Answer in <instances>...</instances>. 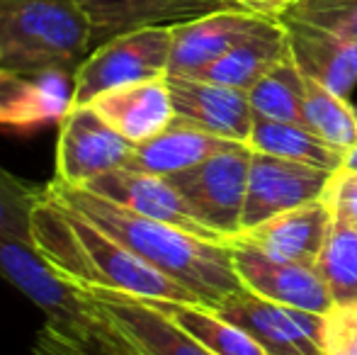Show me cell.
Returning <instances> with one entry per match:
<instances>
[{"label": "cell", "mask_w": 357, "mask_h": 355, "mask_svg": "<svg viewBox=\"0 0 357 355\" xmlns=\"http://www.w3.org/2000/svg\"><path fill=\"white\" fill-rule=\"evenodd\" d=\"M32 246L56 273L88 294L197 302L190 289L129 251L61 199L44 195L32 217Z\"/></svg>", "instance_id": "6da1fadb"}, {"label": "cell", "mask_w": 357, "mask_h": 355, "mask_svg": "<svg viewBox=\"0 0 357 355\" xmlns=\"http://www.w3.org/2000/svg\"><path fill=\"white\" fill-rule=\"evenodd\" d=\"M47 192L83 214L88 222L98 224L149 266L190 289L204 307L214 309L221 299L243 289L229 243L207 241L165 222L142 217L112 199L90 192L88 188L52 180L47 183Z\"/></svg>", "instance_id": "7a4b0ae2"}, {"label": "cell", "mask_w": 357, "mask_h": 355, "mask_svg": "<svg viewBox=\"0 0 357 355\" xmlns=\"http://www.w3.org/2000/svg\"><path fill=\"white\" fill-rule=\"evenodd\" d=\"M0 278L42 309L44 328L78 355H139L102 302L56 273L32 243L0 236Z\"/></svg>", "instance_id": "3957f363"}, {"label": "cell", "mask_w": 357, "mask_h": 355, "mask_svg": "<svg viewBox=\"0 0 357 355\" xmlns=\"http://www.w3.org/2000/svg\"><path fill=\"white\" fill-rule=\"evenodd\" d=\"M95 49L75 0H0V68L20 76L68 73Z\"/></svg>", "instance_id": "277c9868"}, {"label": "cell", "mask_w": 357, "mask_h": 355, "mask_svg": "<svg viewBox=\"0 0 357 355\" xmlns=\"http://www.w3.org/2000/svg\"><path fill=\"white\" fill-rule=\"evenodd\" d=\"M173 24L144 27L102 42L90 52L73 76V105H88L98 95L144 81L168 78Z\"/></svg>", "instance_id": "5b68a950"}, {"label": "cell", "mask_w": 357, "mask_h": 355, "mask_svg": "<svg viewBox=\"0 0 357 355\" xmlns=\"http://www.w3.org/2000/svg\"><path fill=\"white\" fill-rule=\"evenodd\" d=\"M250 158L253 149L243 142H234L195 168L168 176L192 212L229 241L241 234Z\"/></svg>", "instance_id": "8992f818"}, {"label": "cell", "mask_w": 357, "mask_h": 355, "mask_svg": "<svg viewBox=\"0 0 357 355\" xmlns=\"http://www.w3.org/2000/svg\"><path fill=\"white\" fill-rule=\"evenodd\" d=\"M214 312L248 331L268 355H324L326 314L282 307L245 287L221 299Z\"/></svg>", "instance_id": "52a82bcc"}, {"label": "cell", "mask_w": 357, "mask_h": 355, "mask_svg": "<svg viewBox=\"0 0 357 355\" xmlns=\"http://www.w3.org/2000/svg\"><path fill=\"white\" fill-rule=\"evenodd\" d=\"M129 153L132 144L109 127L93 105H71L59 122L54 180L85 188L102 173L127 166Z\"/></svg>", "instance_id": "ba28073f"}, {"label": "cell", "mask_w": 357, "mask_h": 355, "mask_svg": "<svg viewBox=\"0 0 357 355\" xmlns=\"http://www.w3.org/2000/svg\"><path fill=\"white\" fill-rule=\"evenodd\" d=\"M331 176L333 171L253 151L241 232L258 227L275 214L321 199L328 188Z\"/></svg>", "instance_id": "9c48e42d"}, {"label": "cell", "mask_w": 357, "mask_h": 355, "mask_svg": "<svg viewBox=\"0 0 357 355\" xmlns=\"http://www.w3.org/2000/svg\"><path fill=\"white\" fill-rule=\"evenodd\" d=\"M229 246L234 268L243 287L258 297L316 314H328L333 309L328 287L316 273V268L273 258L241 236L231 239Z\"/></svg>", "instance_id": "30bf717a"}, {"label": "cell", "mask_w": 357, "mask_h": 355, "mask_svg": "<svg viewBox=\"0 0 357 355\" xmlns=\"http://www.w3.org/2000/svg\"><path fill=\"white\" fill-rule=\"evenodd\" d=\"M85 188L90 192L100 195V197H107L112 202L122 204V207L132 209V212L142 214V217L165 222L170 227H178L199 239H207V241L229 243V239L219 236L214 229H209L192 212L188 199L163 176H153V173H144L137 171V168L122 166L98 176L93 183L85 185Z\"/></svg>", "instance_id": "8fae6325"}, {"label": "cell", "mask_w": 357, "mask_h": 355, "mask_svg": "<svg viewBox=\"0 0 357 355\" xmlns=\"http://www.w3.org/2000/svg\"><path fill=\"white\" fill-rule=\"evenodd\" d=\"M273 22L278 20L243 8H224L173 24L168 76H195L226 52H231L236 44L268 29Z\"/></svg>", "instance_id": "7c38bea8"}, {"label": "cell", "mask_w": 357, "mask_h": 355, "mask_svg": "<svg viewBox=\"0 0 357 355\" xmlns=\"http://www.w3.org/2000/svg\"><path fill=\"white\" fill-rule=\"evenodd\" d=\"M168 88L178 117L214 137L248 144L255 114L245 90L188 76H168Z\"/></svg>", "instance_id": "4fadbf2b"}, {"label": "cell", "mask_w": 357, "mask_h": 355, "mask_svg": "<svg viewBox=\"0 0 357 355\" xmlns=\"http://www.w3.org/2000/svg\"><path fill=\"white\" fill-rule=\"evenodd\" d=\"M280 22L287 29L289 54L301 73L335 95L350 98L357 86V42L289 15H282Z\"/></svg>", "instance_id": "5bb4252c"}, {"label": "cell", "mask_w": 357, "mask_h": 355, "mask_svg": "<svg viewBox=\"0 0 357 355\" xmlns=\"http://www.w3.org/2000/svg\"><path fill=\"white\" fill-rule=\"evenodd\" d=\"M331 224H333V212L321 197L289 212L275 214L258 227L241 232L238 236L273 258L314 268L328 239Z\"/></svg>", "instance_id": "9a60e30c"}, {"label": "cell", "mask_w": 357, "mask_h": 355, "mask_svg": "<svg viewBox=\"0 0 357 355\" xmlns=\"http://www.w3.org/2000/svg\"><path fill=\"white\" fill-rule=\"evenodd\" d=\"M75 3L83 8L93 27L95 47L144 27L180 24L214 10L234 8L226 0H75Z\"/></svg>", "instance_id": "2e32d148"}, {"label": "cell", "mask_w": 357, "mask_h": 355, "mask_svg": "<svg viewBox=\"0 0 357 355\" xmlns=\"http://www.w3.org/2000/svg\"><path fill=\"white\" fill-rule=\"evenodd\" d=\"M73 105V76H20L0 68V129H34L61 122Z\"/></svg>", "instance_id": "e0dca14e"}, {"label": "cell", "mask_w": 357, "mask_h": 355, "mask_svg": "<svg viewBox=\"0 0 357 355\" xmlns=\"http://www.w3.org/2000/svg\"><path fill=\"white\" fill-rule=\"evenodd\" d=\"M88 105L132 146L153 139L175 119L168 78L107 90Z\"/></svg>", "instance_id": "ac0fdd59"}, {"label": "cell", "mask_w": 357, "mask_h": 355, "mask_svg": "<svg viewBox=\"0 0 357 355\" xmlns=\"http://www.w3.org/2000/svg\"><path fill=\"white\" fill-rule=\"evenodd\" d=\"M100 299L105 312L112 317L139 355H214L183 326L151 307L144 299L122 294H93Z\"/></svg>", "instance_id": "d6986e66"}, {"label": "cell", "mask_w": 357, "mask_h": 355, "mask_svg": "<svg viewBox=\"0 0 357 355\" xmlns=\"http://www.w3.org/2000/svg\"><path fill=\"white\" fill-rule=\"evenodd\" d=\"M229 144L234 142L214 137V134L204 132V129L195 127L188 119L175 114V119L160 134H155L149 142L132 146L127 166L144 173L168 178L207 161L209 156L219 153Z\"/></svg>", "instance_id": "ffe728a7"}, {"label": "cell", "mask_w": 357, "mask_h": 355, "mask_svg": "<svg viewBox=\"0 0 357 355\" xmlns=\"http://www.w3.org/2000/svg\"><path fill=\"white\" fill-rule=\"evenodd\" d=\"M287 56H289L287 29L278 20L268 29L243 39L231 52H226L224 56H219L209 66H204L202 71L188 78H202V81H212L219 83V86L238 88L248 93L253 83H258L270 68H275Z\"/></svg>", "instance_id": "44dd1931"}, {"label": "cell", "mask_w": 357, "mask_h": 355, "mask_svg": "<svg viewBox=\"0 0 357 355\" xmlns=\"http://www.w3.org/2000/svg\"><path fill=\"white\" fill-rule=\"evenodd\" d=\"M248 146L253 151L289 158V161H299V163H309V166L324 168V171H338L343 166V151H338L328 142H324L309 127L294 122L258 117V114L253 117Z\"/></svg>", "instance_id": "7402d4cb"}, {"label": "cell", "mask_w": 357, "mask_h": 355, "mask_svg": "<svg viewBox=\"0 0 357 355\" xmlns=\"http://www.w3.org/2000/svg\"><path fill=\"white\" fill-rule=\"evenodd\" d=\"M149 304L173 319L214 355H268L248 331L224 319L212 307L197 302H168V299H151Z\"/></svg>", "instance_id": "603a6c76"}, {"label": "cell", "mask_w": 357, "mask_h": 355, "mask_svg": "<svg viewBox=\"0 0 357 355\" xmlns=\"http://www.w3.org/2000/svg\"><path fill=\"white\" fill-rule=\"evenodd\" d=\"M304 98L306 76L294 63L291 54L248 88V103L253 107V114L280 119V122L304 124Z\"/></svg>", "instance_id": "cb8c5ba5"}, {"label": "cell", "mask_w": 357, "mask_h": 355, "mask_svg": "<svg viewBox=\"0 0 357 355\" xmlns=\"http://www.w3.org/2000/svg\"><path fill=\"white\" fill-rule=\"evenodd\" d=\"M314 268L328 287L335 307L357 304V229L333 217L328 239Z\"/></svg>", "instance_id": "d4e9b609"}, {"label": "cell", "mask_w": 357, "mask_h": 355, "mask_svg": "<svg viewBox=\"0 0 357 355\" xmlns=\"http://www.w3.org/2000/svg\"><path fill=\"white\" fill-rule=\"evenodd\" d=\"M304 127H309L345 156V151L357 144V109L350 98L335 95L333 90L306 78Z\"/></svg>", "instance_id": "484cf974"}, {"label": "cell", "mask_w": 357, "mask_h": 355, "mask_svg": "<svg viewBox=\"0 0 357 355\" xmlns=\"http://www.w3.org/2000/svg\"><path fill=\"white\" fill-rule=\"evenodd\" d=\"M44 195L47 185L39 188L0 166V236L32 243V217Z\"/></svg>", "instance_id": "4316f807"}, {"label": "cell", "mask_w": 357, "mask_h": 355, "mask_svg": "<svg viewBox=\"0 0 357 355\" xmlns=\"http://www.w3.org/2000/svg\"><path fill=\"white\" fill-rule=\"evenodd\" d=\"M284 15L357 42V0H299Z\"/></svg>", "instance_id": "83f0119b"}, {"label": "cell", "mask_w": 357, "mask_h": 355, "mask_svg": "<svg viewBox=\"0 0 357 355\" xmlns=\"http://www.w3.org/2000/svg\"><path fill=\"white\" fill-rule=\"evenodd\" d=\"M324 355H357V304H333V309L326 314Z\"/></svg>", "instance_id": "f1b7e54d"}, {"label": "cell", "mask_w": 357, "mask_h": 355, "mask_svg": "<svg viewBox=\"0 0 357 355\" xmlns=\"http://www.w3.org/2000/svg\"><path fill=\"white\" fill-rule=\"evenodd\" d=\"M324 199L328 202L333 217L348 222L357 229V173L340 166L333 171L328 180V188L324 192Z\"/></svg>", "instance_id": "f546056e"}, {"label": "cell", "mask_w": 357, "mask_h": 355, "mask_svg": "<svg viewBox=\"0 0 357 355\" xmlns=\"http://www.w3.org/2000/svg\"><path fill=\"white\" fill-rule=\"evenodd\" d=\"M226 3L234 5V8H243V10H250V13L265 15V17L280 20L287 10L294 8L299 0H226Z\"/></svg>", "instance_id": "4dcf8cb0"}, {"label": "cell", "mask_w": 357, "mask_h": 355, "mask_svg": "<svg viewBox=\"0 0 357 355\" xmlns=\"http://www.w3.org/2000/svg\"><path fill=\"white\" fill-rule=\"evenodd\" d=\"M32 355H78L73 348H68L66 343H61L52 331L42 328L32 346Z\"/></svg>", "instance_id": "1f68e13d"}, {"label": "cell", "mask_w": 357, "mask_h": 355, "mask_svg": "<svg viewBox=\"0 0 357 355\" xmlns=\"http://www.w3.org/2000/svg\"><path fill=\"white\" fill-rule=\"evenodd\" d=\"M343 168H348V171L357 173V144H355V146H350L348 151H345V156H343Z\"/></svg>", "instance_id": "d6a6232c"}]
</instances>
